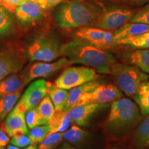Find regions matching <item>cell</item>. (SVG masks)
Segmentation results:
<instances>
[{
  "label": "cell",
  "instance_id": "cell-1",
  "mask_svg": "<svg viewBox=\"0 0 149 149\" xmlns=\"http://www.w3.org/2000/svg\"><path fill=\"white\" fill-rule=\"evenodd\" d=\"M104 9L88 0H66L55 7L53 19L63 29L93 26Z\"/></svg>",
  "mask_w": 149,
  "mask_h": 149
},
{
  "label": "cell",
  "instance_id": "cell-2",
  "mask_svg": "<svg viewBox=\"0 0 149 149\" xmlns=\"http://www.w3.org/2000/svg\"><path fill=\"white\" fill-rule=\"evenodd\" d=\"M60 51L72 64L91 67L100 74H111V67L116 62L111 54L76 38L61 44Z\"/></svg>",
  "mask_w": 149,
  "mask_h": 149
},
{
  "label": "cell",
  "instance_id": "cell-3",
  "mask_svg": "<svg viewBox=\"0 0 149 149\" xmlns=\"http://www.w3.org/2000/svg\"><path fill=\"white\" fill-rule=\"evenodd\" d=\"M140 111L135 102L128 98L113 102L105 122L106 131L111 135H120L134 127L140 120Z\"/></svg>",
  "mask_w": 149,
  "mask_h": 149
},
{
  "label": "cell",
  "instance_id": "cell-4",
  "mask_svg": "<svg viewBox=\"0 0 149 149\" xmlns=\"http://www.w3.org/2000/svg\"><path fill=\"white\" fill-rule=\"evenodd\" d=\"M61 44L47 25L35 33L24 45L30 61L51 62L61 56Z\"/></svg>",
  "mask_w": 149,
  "mask_h": 149
},
{
  "label": "cell",
  "instance_id": "cell-5",
  "mask_svg": "<svg viewBox=\"0 0 149 149\" xmlns=\"http://www.w3.org/2000/svg\"><path fill=\"white\" fill-rule=\"evenodd\" d=\"M111 74L116 86L129 97H133L148 75L133 65L115 62L111 67Z\"/></svg>",
  "mask_w": 149,
  "mask_h": 149
},
{
  "label": "cell",
  "instance_id": "cell-6",
  "mask_svg": "<svg viewBox=\"0 0 149 149\" xmlns=\"http://www.w3.org/2000/svg\"><path fill=\"white\" fill-rule=\"evenodd\" d=\"M28 59L24 46L18 42L0 45V81L22 69Z\"/></svg>",
  "mask_w": 149,
  "mask_h": 149
},
{
  "label": "cell",
  "instance_id": "cell-7",
  "mask_svg": "<svg viewBox=\"0 0 149 149\" xmlns=\"http://www.w3.org/2000/svg\"><path fill=\"white\" fill-rule=\"evenodd\" d=\"M94 68L88 66L67 67L55 81L60 88L70 90L74 87L95 81L100 77Z\"/></svg>",
  "mask_w": 149,
  "mask_h": 149
},
{
  "label": "cell",
  "instance_id": "cell-8",
  "mask_svg": "<svg viewBox=\"0 0 149 149\" xmlns=\"http://www.w3.org/2000/svg\"><path fill=\"white\" fill-rule=\"evenodd\" d=\"M135 15L134 10L129 8L113 6L104 10L93 26L113 32L130 22Z\"/></svg>",
  "mask_w": 149,
  "mask_h": 149
},
{
  "label": "cell",
  "instance_id": "cell-9",
  "mask_svg": "<svg viewBox=\"0 0 149 149\" xmlns=\"http://www.w3.org/2000/svg\"><path fill=\"white\" fill-rule=\"evenodd\" d=\"M14 15L20 26L27 29L46 22L48 10H44L34 1H29L19 6Z\"/></svg>",
  "mask_w": 149,
  "mask_h": 149
},
{
  "label": "cell",
  "instance_id": "cell-10",
  "mask_svg": "<svg viewBox=\"0 0 149 149\" xmlns=\"http://www.w3.org/2000/svg\"><path fill=\"white\" fill-rule=\"evenodd\" d=\"M51 84L52 83L44 79H38L33 81L28 87L15 108L24 113L36 108L40 102L48 94Z\"/></svg>",
  "mask_w": 149,
  "mask_h": 149
},
{
  "label": "cell",
  "instance_id": "cell-11",
  "mask_svg": "<svg viewBox=\"0 0 149 149\" xmlns=\"http://www.w3.org/2000/svg\"><path fill=\"white\" fill-rule=\"evenodd\" d=\"M76 39L82 40L102 50L113 48L116 43L113 31H109L93 26H84L77 29L74 32Z\"/></svg>",
  "mask_w": 149,
  "mask_h": 149
},
{
  "label": "cell",
  "instance_id": "cell-12",
  "mask_svg": "<svg viewBox=\"0 0 149 149\" xmlns=\"http://www.w3.org/2000/svg\"><path fill=\"white\" fill-rule=\"evenodd\" d=\"M72 64L71 61L65 57H61L54 62L37 61L31 64L22 74L25 79L26 84H27L33 79L48 77L56 72L63 68H66Z\"/></svg>",
  "mask_w": 149,
  "mask_h": 149
},
{
  "label": "cell",
  "instance_id": "cell-13",
  "mask_svg": "<svg viewBox=\"0 0 149 149\" xmlns=\"http://www.w3.org/2000/svg\"><path fill=\"white\" fill-rule=\"evenodd\" d=\"M122 93L113 84H99L93 91L87 93L84 99L83 104L91 103L107 104L122 98Z\"/></svg>",
  "mask_w": 149,
  "mask_h": 149
},
{
  "label": "cell",
  "instance_id": "cell-14",
  "mask_svg": "<svg viewBox=\"0 0 149 149\" xmlns=\"http://www.w3.org/2000/svg\"><path fill=\"white\" fill-rule=\"evenodd\" d=\"M108 107V104L91 103L78 106L68 112L72 122L79 126H85L93 115Z\"/></svg>",
  "mask_w": 149,
  "mask_h": 149
},
{
  "label": "cell",
  "instance_id": "cell-15",
  "mask_svg": "<svg viewBox=\"0 0 149 149\" xmlns=\"http://www.w3.org/2000/svg\"><path fill=\"white\" fill-rule=\"evenodd\" d=\"M26 113L17 111L15 108L11 111L3 125L10 137L28 135L29 129L25 120Z\"/></svg>",
  "mask_w": 149,
  "mask_h": 149
},
{
  "label": "cell",
  "instance_id": "cell-16",
  "mask_svg": "<svg viewBox=\"0 0 149 149\" xmlns=\"http://www.w3.org/2000/svg\"><path fill=\"white\" fill-rule=\"evenodd\" d=\"M100 83L97 81H93L70 89L68 91V100L63 110L68 113L73 108L82 105L86 93L95 88Z\"/></svg>",
  "mask_w": 149,
  "mask_h": 149
},
{
  "label": "cell",
  "instance_id": "cell-17",
  "mask_svg": "<svg viewBox=\"0 0 149 149\" xmlns=\"http://www.w3.org/2000/svg\"><path fill=\"white\" fill-rule=\"evenodd\" d=\"M72 122L69 113L61 109H55L47 124L50 128V133H62L68 130Z\"/></svg>",
  "mask_w": 149,
  "mask_h": 149
},
{
  "label": "cell",
  "instance_id": "cell-18",
  "mask_svg": "<svg viewBox=\"0 0 149 149\" xmlns=\"http://www.w3.org/2000/svg\"><path fill=\"white\" fill-rule=\"evenodd\" d=\"M147 32H149V24L139 22H128L119 29L113 31V37L115 43H117L125 37L136 36Z\"/></svg>",
  "mask_w": 149,
  "mask_h": 149
},
{
  "label": "cell",
  "instance_id": "cell-19",
  "mask_svg": "<svg viewBox=\"0 0 149 149\" xmlns=\"http://www.w3.org/2000/svg\"><path fill=\"white\" fill-rule=\"evenodd\" d=\"M26 84L22 74L13 73L0 81V99L16 91L22 90Z\"/></svg>",
  "mask_w": 149,
  "mask_h": 149
},
{
  "label": "cell",
  "instance_id": "cell-20",
  "mask_svg": "<svg viewBox=\"0 0 149 149\" xmlns=\"http://www.w3.org/2000/svg\"><path fill=\"white\" fill-rule=\"evenodd\" d=\"M128 63L145 73H149V48L137 49L126 55Z\"/></svg>",
  "mask_w": 149,
  "mask_h": 149
},
{
  "label": "cell",
  "instance_id": "cell-21",
  "mask_svg": "<svg viewBox=\"0 0 149 149\" xmlns=\"http://www.w3.org/2000/svg\"><path fill=\"white\" fill-rule=\"evenodd\" d=\"M134 143L138 149L149 148V115L141 121L134 134Z\"/></svg>",
  "mask_w": 149,
  "mask_h": 149
},
{
  "label": "cell",
  "instance_id": "cell-22",
  "mask_svg": "<svg viewBox=\"0 0 149 149\" xmlns=\"http://www.w3.org/2000/svg\"><path fill=\"white\" fill-rule=\"evenodd\" d=\"M133 98L139 107L141 115H149V82L147 80L141 84Z\"/></svg>",
  "mask_w": 149,
  "mask_h": 149
},
{
  "label": "cell",
  "instance_id": "cell-23",
  "mask_svg": "<svg viewBox=\"0 0 149 149\" xmlns=\"http://www.w3.org/2000/svg\"><path fill=\"white\" fill-rule=\"evenodd\" d=\"M118 45H124L133 49H148L149 48V32L143 34L125 37L118 42Z\"/></svg>",
  "mask_w": 149,
  "mask_h": 149
},
{
  "label": "cell",
  "instance_id": "cell-24",
  "mask_svg": "<svg viewBox=\"0 0 149 149\" xmlns=\"http://www.w3.org/2000/svg\"><path fill=\"white\" fill-rule=\"evenodd\" d=\"M15 27L13 13L0 6V38L8 36L13 33Z\"/></svg>",
  "mask_w": 149,
  "mask_h": 149
},
{
  "label": "cell",
  "instance_id": "cell-25",
  "mask_svg": "<svg viewBox=\"0 0 149 149\" xmlns=\"http://www.w3.org/2000/svg\"><path fill=\"white\" fill-rule=\"evenodd\" d=\"M39 116V125L47 124L53 115L55 109L49 96L46 95L37 107Z\"/></svg>",
  "mask_w": 149,
  "mask_h": 149
},
{
  "label": "cell",
  "instance_id": "cell-26",
  "mask_svg": "<svg viewBox=\"0 0 149 149\" xmlns=\"http://www.w3.org/2000/svg\"><path fill=\"white\" fill-rule=\"evenodd\" d=\"M48 96L51 98L55 109L63 110L66 105L68 97V91L60 88L52 84L48 91Z\"/></svg>",
  "mask_w": 149,
  "mask_h": 149
},
{
  "label": "cell",
  "instance_id": "cell-27",
  "mask_svg": "<svg viewBox=\"0 0 149 149\" xmlns=\"http://www.w3.org/2000/svg\"><path fill=\"white\" fill-rule=\"evenodd\" d=\"M22 91H17L0 99V121L4 120L7 115L13 109L21 95Z\"/></svg>",
  "mask_w": 149,
  "mask_h": 149
},
{
  "label": "cell",
  "instance_id": "cell-28",
  "mask_svg": "<svg viewBox=\"0 0 149 149\" xmlns=\"http://www.w3.org/2000/svg\"><path fill=\"white\" fill-rule=\"evenodd\" d=\"M88 133L80 128L78 126L73 125L68 130L63 133V139L71 144H79L85 140Z\"/></svg>",
  "mask_w": 149,
  "mask_h": 149
},
{
  "label": "cell",
  "instance_id": "cell-29",
  "mask_svg": "<svg viewBox=\"0 0 149 149\" xmlns=\"http://www.w3.org/2000/svg\"><path fill=\"white\" fill-rule=\"evenodd\" d=\"M50 133V128L48 124L39 125L31 128L28 133L31 139V144H37L41 143Z\"/></svg>",
  "mask_w": 149,
  "mask_h": 149
},
{
  "label": "cell",
  "instance_id": "cell-30",
  "mask_svg": "<svg viewBox=\"0 0 149 149\" xmlns=\"http://www.w3.org/2000/svg\"><path fill=\"white\" fill-rule=\"evenodd\" d=\"M62 139L63 133H49L39 145L38 149H55L60 144Z\"/></svg>",
  "mask_w": 149,
  "mask_h": 149
},
{
  "label": "cell",
  "instance_id": "cell-31",
  "mask_svg": "<svg viewBox=\"0 0 149 149\" xmlns=\"http://www.w3.org/2000/svg\"><path fill=\"white\" fill-rule=\"evenodd\" d=\"M25 120L29 128L39 126V116L37 107L28 111L25 114Z\"/></svg>",
  "mask_w": 149,
  "mask_h": 149
},
{
  "label": "cell",
  "instance_id": "cell-32",
  "mask_svg": "<svg viewBox=\"0 0 149 149\" xmlns=\"http://www.w3.org/2000/svg\"><path fill=\"white\" fill-rule=\"evenodd\" d=\"M129 22H139L149 24V5L135 13Z\"/></svg>",
  "mask_w": 149,
  "mask_h": 149
},
{
  "label": "cell",
  "instance_id": "cell-33",
  "mask_svg": "<svg viewBox=\"0 0 149 149\" xmlns=\"http://www.w3.org/2000/svg\"><path fill=\"white\" fill-rule=\"evenodd\" d=\"M10 143L12 145L19 147V148H24L31 144V139L29 135H22L18 136H13L10 140Z\"/></svg>",
  "mask_w": 149,
  "mask_h": 149
},
{
  "label": "cell",
  "instance_id": "cell-34",
  "mask_svg": "<svg viewBox=\"0 0 149 149\" xmlns=\"http://www.w3.org/2000/svg\"><path fill=\"white\" fill-rule=\"evenodd\" d=\"M21 5L20 0H0V6L13 14L16 9Z\"/></svg>",
  "mask_w": 149,
  "mask_h": 149
},
{
  "label": "cell",
  "instance_id": "cell-35",
  "mask_svg": "<svg viewBox=\"0 0 149 149\" xmlns=\"http://www.w3.org/2000/svg\"><path fill=\"white\" fill-rule=\"evenodd\" d=\"M64 1L65 0H36L35 2L38 3L44 10L50 11Z\"/></svg>",
  "mask_w": 149,
  "mask_h": 149
},
{
  "label": "cell",
  "instance_id": "cell-36",
  "mask_svg": "<svg viewBox=\"0 0 149 149\" xmlns=\"http://www.w3.org/2000/svg\"><path fill=\"white\" fill-rule=\"evenodd\" d=\"M114 1L126 6L135 7L144 5L148 0H114Z\"/></svg>",
  "mask_w": 149,
  "mask_h": 149
},
{
  "label": "cell",
  "instance_id": "cell-37",
  "mask_svg": "<svg viewBox=\"0 0 149 149\" xmlns=\"http://www.w3.org/2000/svg\"><path fill=\"white\" fill-rule=\"evenodd\" d=\"M10 141V137L6 131L3 124H0V147L6 146Z\"/></svg>",
  "mask_w": 149,
  "mask_h": 149
},
{
  "label": "cell",
  "instance_id": "cell-38",
  "mask_svg": "<svg viewBox=\"0 0 149 149\" xmlns=\"http://www.w3.org/2000/svg\"><path fill=\"white\" fill-rule=\"evenodd\" d=\"M59 149H75V148H74L71 144H69V143L66 142V143H64V144L61 145V146L59 147Z\"/></svg>",
  "mask_w": 149,
  "mask_h": 149
},
{
  "label": "cell",
  "instance_id": "cell-39",
  "mask_svg": "<svg viewBox=\"0 0 149 149\" xmlns=\"http://www.w3.org/2000/svg\"><path fill=\"white\" fill-rule=\"evenodd\" d=\"M7 149H26V148H19V147L15 146H14V145H8V146H7Z\"/></svg>",
  "mask_w": 149,
  "mask_h": 149
},
{
  "label": "cell",
  "instance_id": "cell-40",
  "mask_svg": "<svg viewBox=\"0 0 149 149\" xmlns=\"http://www.w3.org/2000/svg\"><path fill=\"white\" fill-rule=\"evenodd\" d=\"M26 149H37V144H30V146H28Z\"/></svg>",
  "mask_w": 149,
  "mask_h": 149
},
{
  "label": "cell",
  "instance_id": "cell-41",
  "mask_svg": "<svg viewBox=\"0 0 149 149\" xmlns=\"http://www.w3.org/2000/svg\"><path fill=\"white\" fill-rule=\"evenodd\" d=\"M35 1L36 0H20V2H21V3L22 4V3H24V2H26V1Z\"/></svg>",
  "mask_w": 149,
  "mask_h": 149
},
{
  "label": "cell",
  "instance_id": "cell-42",
  "mask_svg": "<svg viewBox=\"0 0 149 149\" xmlns=\"http://www.w3.org/2000/svg\"><path fill=\"white\" fill-rule=\"evenodd\" d=\"M110 149H120V148H111Z\"/></svg>",
  "mask_w": 149,
  "mask_h": 149
},
{
  "label": "cell",
  "instance_id": "cell-43",
  "mask_svg": "<svg viewBox=\"0 0 149 149\" xmlns=\"http://www.w3.org/2000/svg\"><path fill=\"white\" fill-rule=\"evenodd\" d=\"M0 149H5V148H3V147H0Z\"/></svg>",
  "mask_w": 149,
  "mask_h": 149
}]
</instances>
